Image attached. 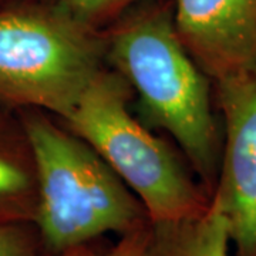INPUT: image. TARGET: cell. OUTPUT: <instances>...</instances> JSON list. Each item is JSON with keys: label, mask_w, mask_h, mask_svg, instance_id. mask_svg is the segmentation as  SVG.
Wrapping results in <instances>:
<instances>
[{"label": "cell", "mask_w": 256, "mask_h": 256, "mask_svg": "<svg viewBox=\"0 0 256 256\" xmlns=\"http://www.w3.org/2000/svg\"><path fill=\"white\" fill-rule=\"evenodd\" d=\"M130 0H60L63 10L84 24L108 18Z\"/></svg>", "instance_id": "9"}, {"label": "cell", "mask_w": 256, "mask_h": 256, "mask_svg": "<svg viewBox=\"0 0 256 256\" xmlns=\"http://www.w3.org/2000/svg\"><path fill=\"white\" fill-rule=\"evenodd\" d=\"M20 127L36 174L33 216L48 249L64 254L107 232L138 229L141 205L86 141L28 108Z\"/></svg>", "instance_id": "2"}, {"label": "cell", "mask_w": 256, "mask_h": 256, "mask_svg": "<svg viewBox=\"0 0 256 256\" xmlns=\"http://www.w3.org/2000/svg\"><path fill=\"white\" fill-rule=\"evenodd\" d=\"M0 256H37L28 234L13 220H0Z\"/></svg>", "instance_id": "10"}, {"label": "cell", "mask_w": 256, "mask_h": 256, "mask_svg": "<svg viewBox=\"0 0 256 256\" xmlns=\"http://www.w3.org/2000/svg\"><path fill=\"white\" fill-rule=\"evenodd\" d=\"M146 245L148 234L141 229H136L127 234V236L106 255H96L82 246H77L64 252L63 256H146Z\"/></svg>", "instance_id": "11"}, {"label": "cell", "mask_w": 256, "mask_h": 256, "mask_svg": "<svg viewBox=\"0 0 256 256\" xmlns=\"http://www.w3.org/2000/svg\"><path fill=\"white\" fill-rule=\"evenodd\" d=\"M215 84L224 142L210 201L228 224L235 256H256V73Z\"/></svg>", "instance_id": "5"}, {"label": "cell", "mask_w": 256, "mask_h": 256, "mask_svg": "<svg viewBox=\"0 0 256 256\" xmlns=\"http://www.w3.org/2000/svg\"><path fill=\"white\" fill-rule=\"evenodd\" d=\"M37 185L28 146L12 141L0 127V220H13L34 215Z\"/></svg>", "instance_id": "8"}, {"label": "cell", "mask_w": 256, "mask_h": 256, "mask_svg": "<svg viewBox=\"0 0 256 256\" xmlns=\"http://www.w3.org/2000/svg\"><path fill=\"white\" fill-rule=\"evenodd\" d=\"M110 57L146 117L174 137L212 192L222 144L210 77L184 46L174 22L162 12L130 18L111 37Z\"/></svg>", "instance_id": "1"}, {"label": "cell", "mask_w": 256, "mask_h": 256, "mask_svg": "<svg viewBox=\"0 0 256 256\" xmlns=\"http://www.w3.org/2000/svg\"><path fill=\"white\" fill-rule=\"evenodd\" d=\"M67 12L0 9V102L66 118L101 72V48Z\"/></svg>", "instance_id": "4"}, {"label": "cell", "mask_w": 256, "mask_h": 256, "mask_svg": "<svg viewBox=\"0 0 256 256\" xmlns=\"http://www.w3.org/2000/svg\"><path fill=\"white\" fill-rule=\"evenodd\" d=\"M152 225L146 256H229L228 224L210 196L208 206L192 216Z\"/></svg>", "instance_id": "7"}, {"label": "cell", "mask_w": 256, "mask_h": 256, "mask_svg": "<svg viewBox=\"0 0 256 256\" xmlns=\"http://www.w3.org/2000/svg\"><path fill=\"white\" fill-rule=\"evenodd\" d=\"M64 120L132 190L152 224L184 220L208 206L210 198L166 144L130 114L122 78L101 70Z\"/></svg>", "instance_id": "3"}, {"label": "cell", "mask_w": 256, "mask_h": 256, "mask_svg": "<svg viewBox=\"0 0 256 256\" xmlns=\"http://www.w3.org/2000/svg\"><path fill=\"white\" fill-rule=\"evenodd\" d=\"M174 24L215 82L256 73V0H175Z\"/></svg>", "instance_id": "6"}]
</instances>
